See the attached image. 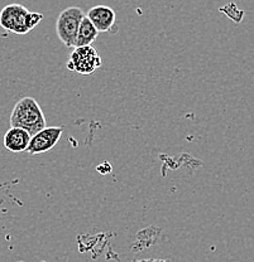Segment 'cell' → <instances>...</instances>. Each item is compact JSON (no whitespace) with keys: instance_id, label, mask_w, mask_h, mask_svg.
<instances>
[{"instance_id":"1","label":"cell","mask_w":254,"mask_h":262,"mask_svg":"<svg viewBox=\"0 0 254 262\" xmlns=\"http://www.w3.org/2000/svg\"><path fill=\"white\" fill-rule=\"evenodd\" d=\"M10 127L26 130L31 136L45 129V114L33 97H23L15 103L10 115Z\"/></svg>"},{"instance_id":"2","label":"cell","mask_w":254,"mask_h":262,"mask_svg":"<svg viewBox=\"0 0 254 262\" xmlns=\"http://www.w3.org/2000/svg\"><path fill=\"white\" fill-rule=\"evenodd\" d=\"M43 14L29 12L21 4H9L0 12V26L15 34H27L41 23Z\"/></svg>"},{"instance_id":"3","label":"cell","mask_w":254,"mask_h":262,"mask_svg":"<svg viewBox=\"0 0 254 262\" xmlns=\"http://www.w3.org/2000/svg\"><path fill=\"white\" fill-rule=\"evenodd\" d=\"M85 13L79 7H70L62 10L56 21L57 37L66 47H75L76 35Z\"/></svg>"},{"instance_id":"4","label":"cell","mask_w":254,"mask_h":262,"mask_svg":"<svg viewBox=\"0 0 254 262\" xmlns=\"http://www.w3.org/2000/svg\"><path fill=\"white\" fill-rule=\"evenodd\" d=\"M102 66V58L92 46L77 47L70 56L67 68L80 75H91Z\"/></svg>"},{"instance_id":"5","label":"cell","mask_w":254,"mask_h":262,"mask_svg":"<svg viewBox=\"0 0 254 262\" xmlns=\"http://www.w3.org/2000/svg\"><path fill=\"white\" fill-rule=\"evenodd\" d=\"M62 133H64V127H45L40 133L32 136L26 151L29 152L31 155L43 154V152L50 151L60 141Z\"/></svg>"},{"instance_id":"6","label":"cell","mask_w":254,"mask_h":262,"mask_svg":"<svg viewBox=\"0 0 254 262\" xmlns=\"http://www.w3.org/2000/svg\"><path fill=\"white\" fill-rule=\"evenodd\" d=\"M86 18L91 21L92 26L99 33L110 32L115 26L116 20L115 12L106 5H96V7L90 8Z\"/></svg>"},{"instance_id":"7","label":"cell","mask_w":254,"mask_h":262,"mask_svg":"<svg viewBox=\"0 0 254 262\" xmlns=\"http://www.w3.org/2000/svg\"><path fill=\"white\" fill-rule=\"evenodd\" d=\"M32 136L27 133L26 130L18 129V127H10L4 135L5 149L12 152H22L26 151L27 147L29 145Z\"/></svg>"},{"instance_id":"8","label":"cell","mask_w":254,"mask_h":262,"mask_svg":"<svg viewBox=\"0 0 254 262\" xmlns=\"http://www.w3.org/2000/svg\"><path fill=\"white\" fill-rule=\"evenodd\" d=\"M97 34H99V32L96 31V28L92 26L91 21L85 15V18L81 20L80 27H79L77 35H76L75 48L91 46L92 42L97 38Z\"/></svg>"},{"instance_id":"9","label":"cell","mask_w":254,"mask_h":262,"mask_svg":"<svg viewBox=\"0 0 254 262\" xmlns=\"http://www.w3.org/2000/svg\"><path fill=\"white\" fill-rule=\"evenodd\" d=\"M134 262H169V261H163V260H143V261H134Z\"/></svg>"}]
</instances>
